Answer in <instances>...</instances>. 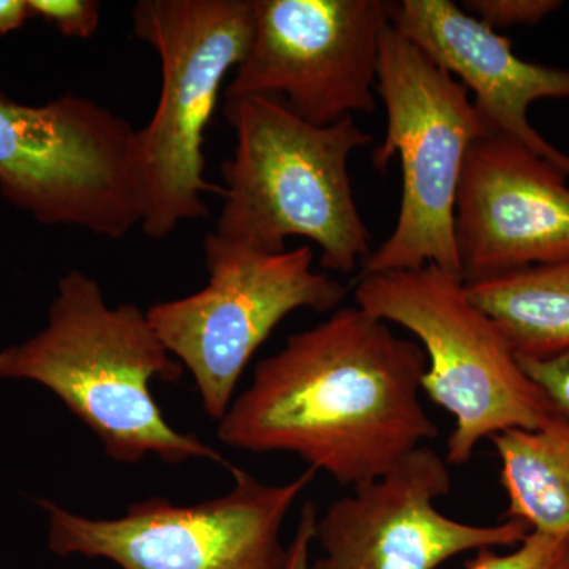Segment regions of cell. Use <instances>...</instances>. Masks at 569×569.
<instances>
[{"label": "cell", "mask_w": 569, "mask_h": 569, "mask_svg": "<svg viewBox=\"0 0 569 569\" xmlns=\"http://www.w3.org/2000/svg\"><path fill=\"white\" fill-rule=\"evenodd\" d=\"M449 490L447 459L418 448L318 516L313 542L321 556L310 569H437L471 550L518 546L529 533L518 520L473 526L448 518L437 500Z\"/></svg>", "instance_id": "11"}, {"label": "cell", "mask_w": 569, "mask_h": 569, "mask_svg": "<svg viewBox=\"0 0 569 569\" xmlns=\"http://www.w3.org/2000/svg\"><path fill=\"white\" fill-rule=\"evenodd\" d=\"M31 17L54 26L63 37L91 39L102 21V3L97 0H28Z\"/></svg>", "instance_id": "17"}, {"label": "cell", "mask_w": 569, "mask_h": 569, "mask_svg": "<svg viewBox=\"0 0 569 569\" xmlns=\"http://www.w3.org/2000/svg\"><path fill=\"white\" fill-rule=\"evenodd\" d=\"M252 44L224 103L272 97L302 121L332 126L377 108L385 0H253Z\"/></svg>", "instance_id": "10"}, {"label": "cell", "mask_w": 569, "mask_h": 569, "mask_svg": "<svg viewBox=\"0 0 569 569\" xmlns=\"http://www.w3.org/2000/svg\"><path fill=\"white\" fill-rule=\"evenodd\" d=\"M466 569H569V535L529 531L515 550H478Z\"/></svg>", "instance_id": "16"}, {"label": "cell", "mask_w": 569, "mask_h": 569, "mask_svg": "<svg viewBox=\"0 0 569 569\" xmlns=\"http://www.w3.org/2000/svg\"><path fill=\"white\" fill-rule=\"evenodd\" d=\"M490 441L508 498L505 520L569 535V422L552 415L537 429L507 430Z\"/></svg>", "instance_id": "14"}, {"label": "cell", "mask_w": 569, "mask_h": 569, "mask_svg": "<svg viewBox=\"0 0 569 569\" xmlns=\"http://www.w3.org/2000/svg\"><path fill=\"white\" fill-rule=\"evenodd\" d=\"M426 369L417 340L343 307L261 359L217 433L254 455L290 452L355 489L438 436L419 396Z\"/></svg>", "instance_id": "1"}, {"label": "cell", "mask_w": 569, "mask_h": 569, "mask_svg": "<svg viewBox=\"0 0 569 569\" xmlns=\"http://www.w3.org/2000/svg\"><path fill=\"white\" fill-rule=\"evenodd\" d=\"M366 313L407 329L425 350L421 391L455 419L448 466H466L478 445L512 429H537L550 413L500 328L479 309L466 280L437 266L358 277Z\"/></svg>", "instance_id": "5"}, {"label": "cell", "mask_w": 569, "mask_h": 569, "mask_svg": "<svg viewBox=\"0 0 569 569\" xmlns=\"http://www.w3.org/2000/svg\"><path fill=\"white\" fill-rule=\"evenodd\" d=\"M209 282L186 298L146 312L167 350L192 373L204 411L222 419L250 359L283 318L299 309L335 312L346 284L313 271L312 247L280 253L204 238Z\"/></svg>", "instance_id": "7"}, {"label": "cell", "mask_w": 569, "mask_h": 569, "mask_svg": "<svg viewBox=\"0 0 569 569\" xmlns=\"http://www.w3.org/2000/svg\"><path fill=\"white\" fill-rule=\"evenodd\" d=\"M518 359L548 402L550 413L569 422V350L549 358Z\"/></svg>", "instance_id": "19"}, {"label": "cell", "mask_w": 569, "mask_h": 569, "mask_svg": "<svg viewBox=\"0 0 569 569\" xmlns=\"http://www.w3.org/2000/svg\"><path fill=\"white\" fill-rule=\"evenodd\" d=\"M133 32L160 59L159 102L134 130L133 179L142 231L163 239L186 220L206 219L204 134L224 78L238 69L253 39V0H141Z\"/></svg>", "instance_id": "4"}, {"label": "cell", "mask_w": 569, "mask_h": 569, "mask_svg": "<svg viewBox=\"0 0 569 569\" xmlns=\"http://www.w3.org/2000/svg\"><path fill=\"white\" fill-rule=\"evenodd\" d=\"M29 18L28 0H0V36L22 28Z\"/></svg>", "instance_id": "21"}, {"label": "cell", "mask_w": 569, "mask_h": 569, "mask_svg": "<svg viewBox=\"0 0 569 569\" xmlns=\"http://www.w3.org/2000/svg\"><path fill=\"white\" fill-rule=\"evenodd\" d=\"M561 7L559 0H466L463 10L489 28L537 26Z\"/></svg>", "instance_id": "18"}, {"label": "cell", "mask_w": 569, "mask_h": 569, "mask_svg": "<svg viewBox=\"0 0 569 569\" xmlns=\"http://www.w3.org/2000/svg\"><path fill=\"white\" fill-rule=\"evenodd\" d=\"M182 373L140 307L112 309L100 283L77 269L59 280L47 328L0 351V378L50 389L116 462L156 455L170 466L209 459L231 470L216 449L176 430L157 406L153 378L173 383Z\"/></svg>", "instance_id": "2"}, {"label": "cell", "mask_w": 569, "mask_h": 569, "mask_svg": "<svg viewBox=\"0 0 569 569\" xmlns=\"http://www.w3.org/2000/svg\"><path fill=\"white\" fill-rule=\"evenodd\" d=\"M391 26L473 93L489 133L519 142L569 178V156L531 126V104L569 99V70L523 61L511 40L451 0L392 3Z\"/></svg>", "instance_id": "13"}, {"label": "cell", "mask_w": 569, "mask_h": 569, "mask_svg": "<svg viewBox=\"0 0 569 569\" xmlns=\"http://www.w3.org/2000/svg\"><path fill=\"white\" fill-rule=\"evenodd\" d=\"M236 149L222 164L223 206L213 233L264 253L287 239L320 247L321 268L351 274L372 252L348 162L373 137L355 118L313 126L272 97L223 103Z\"/></svg>", "instance_id": "3"}, {"label": "cell", "mask_w": 569, "mask_h": 569, "mask_svg": "<svg viewBox=\"0 0 569 569\" xmlns=\"http://www.w3.org/2000/svg\"><path fill=\"white\" fill-rule=\"evenodd\" d=\"M569 178L500 134L468 149L455 231L466 283L569 257Z\"/></svg>", "instance_id": "12"}, {"label": "cell", "mask_w": 569, "mask_h": 569, "mask_svg": "<svg viewBox=\"0 0 569 569\" xmlns=\"http://www.w3.org/2000/svg\"><path fill=\"white\" fill-rule=\"evenodd\" d=\"M377 96L387 132L372 163L385 173L399 157L402 198L395 230L362 261L358 277L429 264L462 277L456 197L468 149L488 129L467 89L391 24L381 39Z\"/></svg>", "instance_id": "6"}, {"label": "cell", "mask_w": 569, "mask_h": 569, "mask_svg": "<svg viewBox=\"0 0 569 569\" xmlns=\"http://www.w3.org/2000/svg\"><path fill=\"white\" fill-rule=\"evenodd\" d=\"M133 138L88 97L31 107L0 92V193L39 223L121 239L141 224Z\"/></svg>", "instance_id": "8"}, {"label": "cell", "mask_w": 569, "mask_h": 569, "mask_svg": "<svg viewBox=\"0 0 569 569\" xmlns=\"http://www.w3.org/2000/svg\"><path fill=\"white\" fill-rule=\"evenodd\" d=\"M318 511L312 501H307L299 516L295 537L287 546V563L284 569H310V548L316 539Z\"/></svg>", "instance_id": "20"}, {"label": "cell", "mask_w": 569, "mask_h": 569, "mask_svg": "<svg viewBox=\"0 0 569 569\" xmlns=\"http://www.w3.org/2000/svg\"><path fill=\"white\" fill-rule=\"evenodd\" d=\"M466 284L518 358L569 350V257Z\"/></svg>", "instance_id": "15"}, {"label": "cell", "mask_w": 569, "mask_h": 569, "mask_svg": "<svg viewBox=\"0 0 569 569\" xmlns=\"http://www.w3.org/2000/svg\"><path fill=\"white\" fill-rule=\"evenodd\" d=\"M230 471L234 486L222 497L189 507L148 498L114 519L40 500L50 516L48 546L59 557L107 559L121 569H284L283 522L317 471L307 468L284 485H266L234 466Z\"/></svg>", "instance_id": "9"}]
</instances>
